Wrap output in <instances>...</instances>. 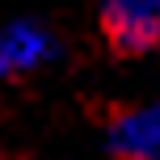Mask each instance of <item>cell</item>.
Listing matches in <instances>:
<instances>
[{"label": "cell", "instance_id": "6da1fadb", "mask_svg": "<svg viewBox=\"0 0 160 160\" xmlns=\"http://www.w3.org/2000/svg\"><path fill=\"white\" fill-rule=\"evenodd\" d=\"M101 30L122 55L160 51V0H101Z\"/></svg>", "mask_w": 160, "mask_h": 160}, {"label": "cell", "instance_id": "7a4b0ae2", "mask_svg": "<svg viewBox=\"0 0 160 160\" xmlns=\"http://www.w3.org/2000/svg\"><path fill=\"white\" fill-rule=\"evenodd\" d=\"M55 59H59V38L51 25L30 21V17H17V21L0 25V80L42 72Z\"/></svg>", "mask_w": 160, "mask_h": 160}, {"label": "cell", "instance_id": "3957f363", "mask_svg": "<svg viewBox=\"0 0 160 160\" xmlns=\"http://www.w3.org/2000/svg\"><path fill=\"white\" fill-rule=\"evenodd\" d=\"M105 152L114 160H160V97L114 114L105 127Z\"/></svg>", "mask_w": 160, "mask_h": 160}]
</instances>
